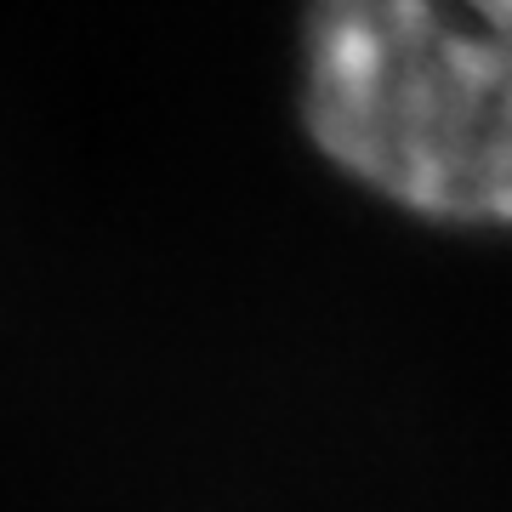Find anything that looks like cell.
I'll return each mask as SVG.
<instances>
[{
  "label": "cell",
  "instance_id": "6da1fadb",
  "mask_svg": "<svg viewBox=\"0 0 512 512\" xmlns=\"http://www.w3.org/2000/svg\"><path fill=\"white\" fill-rule=\"evenodd\" d=\"M302 120L382 200L512 228V0H308Z\"/></svg>",
  "mask_w": 512,
  "mask_h": 512
}]
</instances>
